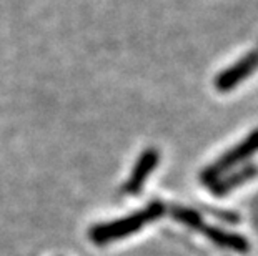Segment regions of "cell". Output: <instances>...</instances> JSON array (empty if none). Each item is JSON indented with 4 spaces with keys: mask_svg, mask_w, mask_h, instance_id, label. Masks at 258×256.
Listing matches in <instances>:
<instances>
[{
    "mask_svg": "<svg viewBox=\"0 0 258 256\" xmlns=\"http://www.w3.org/2000/svg\"><path fill=\"white\" fill-rule=\"evenodd\" d=\"M163 211H165L163 205L155 201V203L148 205L145 210L137 211V213L125 216L122 220L97 225L95 228H92L90 238H92V241H95L97 244H105L108 241H113V239H120L128 235H134L140 228H144L150 221L157 220L158 216H162Z\"/></svg>",
    "mask_w": 258,
    "mask_h": 256,
    "instance_id": "cell-1",
    "label": "cell"
},
{
    "mask_svg": "<svg viewBox=\"0 0 258 256\" xmlns=\"http://www.w3.org/2000/svg\"><path fill=\"white\" fill-rule=\"evenodd\" d=\"M158 163V151L157 150H147L144 155L140 156V160L137 161V165L132 172V177L127 182V185L123 187L125 193H139L140 188L144 187L147 177L150 175L153 168L157 166Z\"/></svg>",
    "mask_w": 258,
    "mask_h": 256,
    "instance_id": "cell-4",
    "label": "cell"
},
{
    "mask_svg": "<svg viewBox=\"0 0 258 256\" xmlns=\"http://www.w3.org/2000/svg\"><path fill=\"white\" fill-rule=\"evenodd\" d=\"M258 67V50L248 53L240 60L238 63H235L233 67H230L228 70H225L223 73H220L215 80V87L218 92H228L233 87H237L245 77L253 72Z\"/></svg>",
    "mask_w": 258,
    "mask_h": 256,
    "instance_id": "cell-3",
    "label": "cell"
},
{
    "mask_svg": "<svg viewBox=\"0 0 258 256\" xmlns=\"http://www.w3.org/2000/svg\"><path fill=\"white\" fill-rule=\"evenodd\" d=\"M258 151V128L253 130L248 137H246L241 143H238L235 148L228 150L223 156H220L215 163H212L210 166H207L202 173V183L203 185H212L218 182L222 178L223 173L232 170L233 166H237L238 163L248 160V158Z\"/></svg>",
    "mask_w": 258,
    "mask_h": 256,
    "instance_id": "cell-2",
    "label": "cell"
},
{
    "mask_svg": "<svg viewBox=\"0 0 258 256\" xmlns=\"http://www.w3.org/2000/svg\"><path fill=\"white\" fill-rule=\"evenodd\" d=\"M256 173H258V168L255 165H248L238 170L237 173H233V175H230L227 178H220L218 182L212 185V190L217 197H222V195H227L228 192H232L233 188H237L240 185H243L245 182L251 180Z\"/></svg>",
    "mask_w": 258,
    "mask_h": 256,
    "instance_id": "cell-6",
    "label": "cell"
},
{
    "mask_svg": "<svg viewBox=\"0 0 258 256\" xmlns=\"http://www.w3.org/2000/svg\"><path fill=\"white\" fill-rule=\"evenodd\" d=\"M197 230L200 233H203L212 243H215L217 246L220 248H227V249H233V251H238V253H245L248 251L250 244L248 241L240 236V235H233V233H227V231H222L218 228H213V226H205L203 221L197 226Z\"/></svg>",
    "mask_w": 258,
    "mask_h": 256,
    "instance_id": "cell-5",
    "label": "cell"
}]
</instances>
